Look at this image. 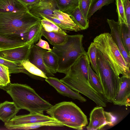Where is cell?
<instances>
[{
	"label": "cell",
	"instance_id": "obj_8",
	"mask_svg": "<svg viewBox=\"0 0 130 130\" xmlns=\"http://www.w3.org/2000/svg\"><path fill=\"white\" fill-rule=\"evenodd\" d=\"M89 121L87 129L99 130L106 125L114 126L117 122V119L112 113L105 111L103 107L98 106L91 111Z\"/></svg>",
	"mask_w": 130,
	"mask_h": 130
},
{
	"label": "cell",
	"instance_id": "obj_2",
	"mask_svg": "<svg viewBox=\"0 0 130 130\" xmlns=\"http://www.w3.org/2000/svg\"><path fill=\"white\" fill-rule=\"evenodd\" d=\"M88 65L83 62L75 63L64 77L60 80L70 88L80 93L94 102L98 106L105 107L108 101L95 90L88 82Z\"/></svg>",
	"mask_w": 130,
	"mask_h": 130
},
{
	"label": "cell",
	"instance_id": "obj_29",
	"mask_svg": "<svg viewBox=\"0 0 130 130\" xmlns=\"http://www.w3.org/2000/svg\"><path fill=\"white\" fill-rule=\"evenodd\" d=\"M97 48L93 43H91L88 48L87 54L88 57L91 67L98 76L99 73L97 61Z\"/></svg>",
	"mask_w": 130,
	"mask_h": 130
},
{
	"label": "cell",
	"instance_id": "obj_24",
	"mask_svg": "<svg viewBox=\"0 0 130 130\" xmlns=\"http://www.w3.org/2000/svg\"><path fill=\"white\" fill-rule=\"evenodd\" d=\"M88 82L90 86L98 93L104 96L103 90L100 79L90 64L88 67Z\"/></svg>",
	"mask_w": 130,
	"mask_h": 130
},
{
	"label": "cell",
	"instance_id": "obj_38",
	"mask_svg": "<svg viewBox=\"0 0 130 130\" xmlns=\"http://www.w3.org/2000/svg\"><path fill=\"white\" fill-rule=\"evenodd\" d=\"M26 7L39 3L41 0H19Z\"/></svg>",
	"mask_w": 130,
	"mask_h": 130
},
{
	"label": "cell",
	"instance_id": "obj_10",
	"mask_svg": "<svg viewBox=\"0 0 130 130\" xmlns=\"http://www.w3.org/2000/svg\"><path fill=\"white\" fill-rule=\"evenodd\" d=\"M49 20L63 30L77 32L80 29L73 21L70 15L58 9H56L52 15L43 18Z\"/></svg>",
	"mask_w": 130,
	"mask_h": 130
},
{
	"label": "cell",
	"instance_id": "obj_20",
	"mask_svg": "<svg viewBox=\"0 0 130 130\" xmlns=\"http://www.w3.org/2000/svg\"><path fill=\"white\" fill-rule=\"evenodd\" d=\"M21 63L25 70V73L32 78L42 80L47 78L48 77L42 71L32 63L29 59L23 61Z\"/></svg>",
	"mask_w": 130,
	"mask_h": 130
},
{
	"label": "cell",
	"instance_id": "obj_25",
	"mask_svg": "<svg viewBox=\"0 0 130 130\" xmlns=\"http://www.w3.org/2000/svg\"><path fill=\"white\" fill-rule=\"evenodd\" d=\"M70 15L80 30H85L89 27V21L85 18L78 7L74 10Z\"/></svg>",
	"mask_w": 130,
	"mask_h": 130
},
{
	"label": "cell",
	"instance_id": "obj_4",
	"mask_svg": "<svg viewBox=\"0 0 130 130\" xmlns=\"http://www.w3.org/2000/svg\"><path fill=\"white\" fill-rule=\"evenodd\" d=\"M93 42L117 75L130 78V67L110 34H100L94 39Z\"/></svg>",
	"mask_w": 130,
	"mask_h": 130
},
{
	"label": "cell",
	"instance_id": "obj_21",
	"mask_svg": "<svg viewBox=\"0 0 130 130\" xmlns=\"http://www.w3.org/2000/svg\"><path fill=\"white\" fill-rule=\"evenodd\" d=\"M43 59L51 72L54 74L56 73L58 68V59L56 55L51 51H46L43 54Z\"/></svg>",
	"mask_w": 130,
	"mask_h": 130
},
{
	"label": "cell",
	"instance_id": "obj_18",
	"mask_svg": "<svg viewBox=\"0 0 130 130\" xmlns=\"http://www.w3.org/2000/svg\"><path fill=\"white\" fill-rule=\"evenodd\" d=\"M28 11L19 0H0V13Z\"/></svg>",
	"mask_w": 130,
	"mask_h": 130
},
{
	"label": "cell",
	"instance_id": "obj_32",
	"mask_svg": "<svg viewBox=\"0 0 130 130\" xmlns=\"http://www.w3.org/2000/svg\"><path fill=\"white\" fill-rule=\"evenodd\" d=\"M41 23L43 28L47 31L55 32L65 35H67L64 30L49 20L42 19L41 20Z\"/></svg>",
	"mask_w": 130,
	"mask_h": 130
},
{
	"label": "cell",
	"instance_id": "obj_12",
	"mask_svg": "<svg viewBox=\"0 0 130 130\" xmlns=\"http://www.w3.org/2000/svg\"><path fill=\"white\" fill-rule=\"evenodd\" d=\"M55 120L51 117L40 113H30L27 115L16 116L4 125L8 126L30 124L35 123L47 121Z\"/></svg>",
	"mask_w": 130,
	"mask_h": 130
},
{
	"label": "cell",
	"instance_id": "obj_28",
	"mask_svg": "<svg viewBox=\"0 0 130 130\" xmlns=\"http://www.w3.org/2000/svg\"><path fill=\"white\" fill-rule=\"evenodd\" d=\"M120 32L124 47L130 56V28L125 24H120Z\"/></svg>",
	"mask_w": 130,
	"mask_h": 130
},
{
	"label": "cell",
	"instance_id": "obj_27",
	"mask_svg": "<svg viewBox=\"0 0 130 130\" xmlns=\"http://www.w3.org/2000/svg\"><path fill=\"white\" fill-rule=\"evenodd\" d=\"M0 64L8 68L9 74L23 73L25 71L21 63L11 61L0 57Z\"/></svg>",
	"mask_w": 130,
	"mask_h": 130
},
{
	"label": "cell",
	"instance_id": "obj_22",
	"mask_svg": "<svg viewBox=\"0 0 130 130\" xmlns=\"http://www.w3.org/2000/svg\"><path fill=\"white\" fill-rule=\"evenodd\" d=\"M41 33L42 36L44 37L54 46L63 43L66 41L68 36V35L55 32L47 31L42 27Z\"/></svg>",
	"mask_w": 130,
	"mask_h": 130
},
{
	"label": "cell",
	"instance_id": "obj_34",
	"mask_svg": "<svg viewBox=\"0 0 130 130\" xmlns=\"http://www.w3.org/2000/svg\"><path fill=\"white\" fill-rule=\"evenodd\" d=\"M9 74L8 68L0 64V85L5 86L10 83Z\"/></svg>",
	"mask_w": 130,
	"mask_h": 130
},
{
	"label": "cell",
	"instance_id": "obj_15",
	"mask_svg": "<svg viewBox=\"0 0 130 130\" xmlns=\"http://www.w3.org/2000/svg\"><path fill=\"white\" fill-rule=\"evenodd\" d=\"M107 22L111 30L110 34L113 40L119 49L126 62L130 66V56L127 52L121 39L120 32V24L113 19H107Z\"/></svg>",
	"mask_w": 130,
	"mask_h": 130
},
{
	"label": "cell",
	"instance_id": "obj_9",
	"mask_svg": "<svg viewBox=\"0 0 130 130\" xmlns=\"http://www.w3.org/2000/svg\"><path fill=\"white\" fill-rule=\"evenodd\" d=\"M31 46L27 43L24 45L0 50V57L11 61L21 63L29 59Z\"/></svg>",
	"mask_w": 130,
	"mask_h": 130
},
{
	"label": "cell",
	"instance_id": "obj_37",
	"mask_svg": "<svg viewBox=\"0 0 130 130\" xmlns=\"http://www.w3.org/2000/svg\"><path fill=\"white\" fill-rule=\"evenodd\" d=\"M36 45L48 51H51V49L48 43L46 41L43 40L41 38L39 40L38 42Z\"/></svg>",
	"mask_w": 130,
	"mask_h": 130
},
{
	"label": "cell",
	"instance_id": "obj_1",
	"mask_svg": "<svg viewBox=\"0 0 130 130\" xmlns=\"http://www.w3.org/2000/svg\"><path fill=\"white\" fill-rule=\"evenodd\" d=\"M41 19L28 11L0 13V36L27 43L29 30Z\"/></svg>",
	"mask_w": 130,
	"mask_h": 130
},
{
	"label": "cell",
	"instance_id": "obj_16",
	"mask_svg": "<svg viewBox=\"0 0 130 130\" xmlns=\"http://www.w3.org/2000/svg\"><path fill=\"white\" fill-rule=\"evenodd\" d=\"M31 50L32 53V57L30 61L42 71L47 76H54L50 69L45 64L43 59V55L47 50L33 45Z\"/></svg>",
	"mask_w": 130,
	"mask_h": 130
},
{
	"label": "cell",
	"instance_id": "obj_7",
	"mask_svg": "<svg viewBox=\"0 0 130 130\" xmlns=\"http://www.w3.org/2000/svg\"><path fill=\"white\" fill-rule=\"evenodd\" d=\"M97 61L99 77L102 84L104 97L109 102H112L119 90L120 77L117 75L97 49Z\"/></svg>",
	"mask_w": 130,
	"mask_h": 130
},
{
	"label": "cell",
	"instance_id": "obj_17",
	"mask_svg": "<svg viewBox=\"0 0 130 130\" xmlns=\"http://www.w3.org/2000/svg\"><path fill=\"white\" fill-rule=\"evenodd\" d=\"M20 110L13 102L7 101L0 104V120L4 123L16 116Z\"/></svg>",
	"mask_w": 130,
	"mask_h": 130
},
{
	"label": "cell",
	"instance_id": "obj_19",
	"mask_svg": "<svg viewBox=\"0 0 130 130\" xmlns=\"http://www.w3.org/2000/svg\"><path fill=\"white\" fill-rule=\"evenodd\" d=\"M64 126L63 124L59 121L54 120L30 124L10 126L6 128L10 130H28L36 129L43 126L62 127Z\"/></svg>",
	"mask_w": 130,
	"mask_h": 130
},
{
	"label": "cell",
	"instance_id": "obj_3",
	"mask_svg": "<svg viewBox=\"0 0 130 130\" xmlns=\"http://www.w3.org/2000/svg\"><path fill=\"white\" fill-rule=\"evenodd\" d=\"M1 89L6 91L20 109H25L30 113L43 114L53 106L26 84L10 83Z\"/></svg>",
	"mask_w": 130,
	"mask_h": 130
},
{
	"label": "cell",
	"instance_id": "obj_14",
	"mask_svg": "<svg viewBox=\"0 0 130 130\" xmlns=\"http://www.w3.org/2000/svg\"><path fill=\"white\" fill-rule=\"evenodd\" d=\"M130 78L122 76L117 94L112 101L115 105L120 106L130 105Z\"/></svg>",
	"mask_w": 130,
	"mask_h": 130
},
{
	"label": "cell",
	"instance_id": "obj_11",
	"mask_svg": "<svg viewBox=\"0 0 130 130\" xmlns=\"http://www.w3.org/2000/svg\"><path fill=\"white\" fill-rule=\"evenodd\" d=\"M27 7L31 14L41 19L52 15L55 10L58 9L55 0H41L36 4Z\"/></svg>",
	"mask_w": 130,
	"mask_h": 130
},
{
	"label": "cell",
	"instance_id": "obj_39",
	"mask_svg": "<svg viewBox=\"0 0 130 130\" xmlns=\"http://www.w3.org/2000/svg\"><path fill=\"white\" fill-rule=\"evenodd\" d=\"M3 86L0 85V88H1L3 87Z\"/></svg>",
	"mask_w": 130,
	"mask_h": 130
},
{
	"label": "cell",
	"instance_id": "obj_23",
	"mask_svg": "<svg viewBox=\"0 0 130 130\" xmlns=\"http://www.w3.org/2000/svg\"><path fill=\"white\" fill-rule=\"evenodd\" d=\"M58 10L70 15L79 7V0H55Z\"/></svg>",
	"mask_w": 130,
	"mask_h": 130
},
{
	"label": "cell",
	"instance_id": "obj_13",
	"mask_svg": "<svg viewBox=\"0 0 130 130\" xmlns=\"http://www.w3.org/2000/svg\"><path fill=\"white\" fill-rule=\"evenodd\" d=\"M45 80L59 93L63 96L77 100L81 102H85L87 101L81 95L73 91L57 78L49 76L45 79Z\"/></svg>",
	"mask_w": 130,
	"mask_h": 130
},
{
	"label": "cell",
	"instance_id": "obj_36",
	"mask_svg": "<svg viewBox=\"0 0 130 130\" xmlns=\"http://www.w3.org/2000/svg\"><path fill=\"white\" fill-rule=\"evenodd\" d=\"M125 10L127 25L130 28V2L129 0H125Z\"/></svg>",
	"mask_w": 130,
	"mask_h": 130
},
{
	"label": "cell",
	"instance_id": "obj_31",
	"mask_svg": "<svg viewBox=\"0 0 130 130\" xmlns=\"http://www.w3.org/2000/svg\"><path fill=\"white\" fill-rule=\"evenodd\" d=\"M27 43L22 41L12 40L0 36V50L21 46Z\"/></svg>",
	"mask_w": 130,
	"mask_h": 130
},
{
	"label": "cell",
	"instance_id": "obj_35",
	"mask_svg": "<svg viewBox=\"0 0 130 130\" xmlns=\"http://www.w3.org/2000/svg\"><path fill=\"white\" fill-rule=\"evenodd\" d=\"M92 1L79 0V8L85 18L87 20H88L87 16Z\"/></svg>",
	"mask_w": 130,
	"mask_h": 130
},
{
	"label": "cell",
	"instance_id": "obj_26",
	"mask_svg": "<svg viewBox=\"0 0 130 130\" xmlns=\"http://www.w3.org/2000/svg\"><path fill=\"white\" fill-rule=\"evenodd\" d=\"M42 28L40 22L30 29L27 35V43L32 46L41 38Z\"/></svg>",
	"mask_w": 130,
	"mask_h": 130
},
{
	"label": "cell",
	"instance_id": "obj_5",
	"mask_svg": "<svg viewBox=\"0 0 130 130\" xmlns=\"http://www.w3.org/2000/svg\"><path fill=\"white\" fill-rule=\"evenodd\" d=\"M83 35H68L63 43L54 46L52 51L58 59L57 72L66 74L70 68L82 55L87 54L83 46Z\"/></svg>",
	"mask_w": 130,
	"mask_h": 130
},
{
	"label": "cell",
	"instance_id": "obj_30",
	"mask_svg": "<svg viewBox=\"0 0 130 130\" xmlns=\"http://www.w3.org/2000/svg\"><path fill=\"white\" fill-rule=\"evenodd\" d=\"M115 0H92L89 10L87 19H90L97 11L100 10L103 6L108 5L113 2Z\"/></svg>",
	"mask_w": 130,
	"mask_h": 130
},
{
	"label": "cell",
	"instance_id": "obj_6",
	"mask_svg": "<svg viewBox=\"0 0 130 130\" xmlns=\"http://www.w3.org/2000/svg\"><path fill=\"white\" fill-rule=\"evenodd\" d=\"M46 113L51 117L69 127L81 130L88 124L86 116L72 102L57 104L47 109Z\"/></svg>",
	"mask_w": 130,
	"mask_h": 130
},
{
	"label": "cell",
	"instance_id": "obj_33",
	"mask_svg": "<svg viewBox=\"0 0 130 130\" xmlns=\"http://www.w3.org/2000/svg\"><path fill=\"white\" fill-rule=\"evenodd\" d=\"M115 1L117 7L116 11L118 16V22L120 24H124L128 27L125 13V0Z\"/></svg>",
	"mask_w": 130,
	"mask_h": 130
}]
</instances>
